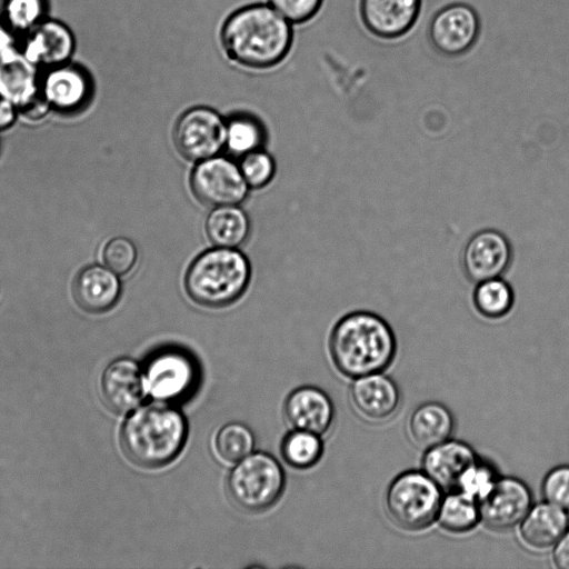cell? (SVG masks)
I'll return each instance as SVG.
<instances>
[{"label": "cell", "instance_id": "6da1fadb", "mask_svg": "<svg viewBox=\"0 0 569 569\" xmlns=\"http://www.w3.org/2000/svg\"><path fill=\"white\" fill-rule=\"evenodd\" d=\"M228 58L249 69H268L280 63L292 44V27L270 4L256 3L232 12L221 28Z\"/></svg>", "mask_w": 569, "mask_h": 569}, {"label": "cell", "instance_id": "7a4b0ae2", "mask_svg": "<svg viewBox=\"0 0 569 569\" xmlns=\"http://www.w3.org/2000/svg\"><path fill=\"white\" fill-rule=\"evenodd\" d=\"M331 359L345 376L358 378L386 370L395 359L397 340L391 326L371 311H353L332 329Z\"/></svg>", "mask_w": 569, "mask_h": 569}, {"label": "cell", "instance_id": "3957f363", "mask_svg": "<svg viewBox=\"0 0 569 569\" xmlns=\"http://www.w3.org/2000/svg\"><path fill=\"white\" fill-rule=\"evenodd\" d=\"M187 437L188 423L182 412L171 403L156 401L139 406L128 416L120 443L132 463L156 469L179 456Z\"/></svg>", "mask_w": 569, "mask_h": 569}, {"label": "cell", "instance_id": "277c9868", "mask_svg": "<svg viewBox=\"0 0 569 569\" xmlns=\"http://www.w3.org/2000/svg\"><path fill=\"white\" fill-rule=\"evenodd\" d=\"M250 264L236 248L216 247L199 254L189 266L184 287L198 305L222 308L237 301L250 281Z\"/></svg>", "mask_w": 569, "mask_h": 569}, {"label": "cell", "instance_id": "5b68a950", "mask_svg": "<svg viewBox=\"0 0 569 569\" xmlns=\"http://www.w3.org/2000/svg\"><path fill=\"white\" fill-rule=\"evenodd\" d=\"M442 489L423 471L407 470L388 486L385 507L392 522L407 531H420L437 520Z\"/></svg>", "mask_w": 569, "mask_h": 569}, {"label": "cell", "instance_id": "8992f818", "mask_svg": "<svg viewBox=\"0 0 569 569\" xmlns=\"http://www.w3.org/2000/svg\"><path fill=\"white\" fill-rule=\"evenodd\" d=\"M284 487V473L274 457L251 452L236 463L228 476L231 501L247 512H259L277 502Z\"/></svg>", "mask_w": 569, "mask_h": 569}, {"label": "cell", "instance_id": "52a82bcc", "mask_svg": "<svg viewBox=\"0 0 569 569\" xmlns=\"http://www.w3.org/2000/svg\"><path fill=\"white\" fill-rule=\"evenodd\" d=\"M146 392L154 400L176 403L188 399L199 385L197 360L187 350L164 347L152 352L142 368Z\"/></svg>", "mask_w": 569, "mask_h": 569}, {"label": "cell", "instance_id": "ba28073f", "mask_svg": "<svg viewBox=\"0 0 569 569\" xmlns=\"http://www.w3.org/2000/svg\"><path fill=\"white\" fill-rule=\"evenodd\" d=\"M190 184L196 198L211 207L238 204L246 199L249 188L239 166L221 156L198 161Z\"/></svg>", "mask_w": 569, "mask_h": 569}, {"label": "cell", "instance_id": "9c48e42d", "mask_svg": "<svg viewBox=\"0 0 569 569\" xmlns=\"http://www.w3.org/2000/svg\"><path fill=\"white\" fill-rule=\"evenodd\" d=\"M178 151L188 160L201 161L226 147V121L208 107H193L178 119L173 131Z\"/></svg>", "mask_w": 569, "mask_h": 569}, {"label": "cell", "instance_id": "30bf717a", "mask_svg": "<svg viewBox=\"0 0 569 569\" xmlns=\"http://www.w3.org/2000/svg\"><path fill=\"white\" fill-rule=\"evenodd\" d=\"M513 248L509 238L497 229H481L466 242L461 252V268L473 282L503 277L511 267Z\"/></svg>", "mask_w": 569, "mask_h": 569}, {"label": "cell", "instance_id": "8fae6325", "mask_svg": "<svg viewBox=\"0 0 569 569\" xmlns=\"http://www.w3.org/2000/svg\"><path fill=\"white\" fill-rule=\"evenodd\" d=\"M481 521L496 531H507L520 525L532 506L530 488L516 477H499L479 501Z\"/></svg>", "mask_w": 569, "mask_h": 569}, {"label": "cell", "instance_id": "7c38bea8", "mask_svg": "<svg viewBox=\"0 0 569 569\" xmlns=\"http://www.w3.org/2000/svg\"><path fill=\"white\" fill-rule=\"evenodd\" d=\"M479 17L465 3H452L440 9L429 24V38L435 48L446 56L467 52L477 41Z\"/></svg>", "mask_w": 569, "mask_h": 569}, {"label": "cell", "instance_id": "4fadbf2b", "mask_svg": "<svg viewBox=\"0 0 569 569\" xmlns=\"http://www.w3.org/2000/svg\"><path fill=\"white\" fill-rule=\"evenodd\" d=\"M350 401L356 412L371 422L390 419L400 405L396 381L382 372L356 378L350 387Z\"/></svg>", "mask_w": 569, "mask_h": 569}, {"label": "cell", "instance_id": "5bb4252c", "mask_svg": "<svg viewBox=\"0 0 569 569\" xmlns=\"http://www.w3.org/2000/svg\"><path fill=\"white\" fill-rule=\"evenodd\" d=\"M100 386L104 403L117 413L138 408L147 393L142 368L129 358H119L108 365Z\"/></svg>", "mask_w": 569, "mask_h": 569}, {"label": "cell", "instance_id": "9a60e30c", "mask_svg": "<svg viewBox=\"0 0 569 569\" xmlns=\"http://www.w3.org/2000/svg\"><path fill=\"white\" fill-rule=\"evenodd\" d=\"M420 7L421 0H361L360 13L371 33L379 38L393 39L412 28Z\"/></svg>", "mask_w": 569, "mask_h": 569}, {"label": "cell", "instance_id": "2e32d148", "mask_svg": "<svg viewBox=\"0 0 569 569\" xmlns=\"http://www.w3.org/2000/svg\"><path fill=\"white\" fill-rule=\"evenodd\" d=\"M283 413L292 429L322 435L333 421L335 408L325 391L305 386L289 393L283 405Z\"/></svg>", "mask_w": 569, "mask_h": 569}, {"label": "cell", "instance_id": "e0dca14e", "mask_svg": "<svg viewBox=\"0 0 569 569\" xmlns=\"http://www.w3.org/2000/svg\"><path fill=\"white\" fill-rule=\"evenodd\" d=\"M478 459L476 451L465 441L448 439L426 449L422 470L445 490H453L463 472Z\"/></svg>", "mask_w": 569, "mask_h": 569}, {"label": "cell", "instance_id": "ac0fdd59", "mask_svg": "<svg viewBox=\"0 0 569 569\" xmlns=\"http://www.w3.org/2000/svg\"><path fill=\"white\" fill-rule=\"evenodd\" d=\"M73 47V36L67 26L56 20H46L31 29L23 54L36 66L53 68L71 57Z\"/></svg>", "mask_w": 569, "mask_h": 569}, {"label": "cell", "instance_id": "d6986e66", "mask_svg": "<svg viewBox=\"0 0 569 569\" xmlns=\"http://www.w3.org/2000/svg\"><path fill=\"white\" fill-rule=\"evenodd\" d=\"M121 283L108 267L89 266L82 269L73 283L77 303L88 312H104L118 301Z\"/></svg>", "mask_w": 569, "mask_h": 569}, {"label": "cell", "instance_id": "ffe728a7", "mask_svg": "<svg viewBox=\"0 0 569 569\" xmlns=\"http://www.w3.org/2000/svg\"><path fill=\"white\" fill-rule=\"evenodd\" d=\"M519 526L523 543L543 550L553 547L569 529V516L567 510L543 501L532 505Z\"/></svg>", "mask_w": 569, "mask_h": 569}, {"label": "cell", "instance_id": "44dd1931", "mask_svg": "<svg viewBox=\"0 0 569 569\" xmlns=\"http://www.w3.org/2000/svg\"><path fill=\"white\" fill-rule=\"evenodd\" d=\"M37 66L14 49L0 56V97L17 108L36 97L39 91Z\"/></svg>", "mask_w": 569, "mask_h": 569}, {"label": "cell", "instance_id": "7402d4cb", "mask_svg": "<svg viewBox=\"0 0 569 569\" xmlns=\"http://www.w3.org/2000/svg\"><path fill=\"white\" fill-rule=\"evenodd\" d=\"M455 429L451 411L438 401L418 406L409 416L407 430L411 441L419 448L428 449L450 439Z\"/></svg>", "mask_w": 569, "mask_h": 569}, {"label": "cell", "instance_id": "603a6c76", "mask_svg": "<svg viewBox=\"0 0 569 569\" xmlns=\"http://www.w3.org/2000/svg\"><path fill=\"white\" fill-rule=\"evenodd\" d=\"M41 92L58 110L71 111L84 103L89 96V81L77 67L60 64L51 68Z\"/></svg>", "mask_w": 569, "mask_h": 569}, {"label": "cell", "instance_id": "cb8c5ba5", "mask_svg": "<svg viewBox=\"0 0 569 569\" xmlns=\"http://www.w3.org/2000/svg\"><path fill=\"white\" fill-rule=\"evenodd\" d=\"M249 231L248 216L237 204L214 207L206 221L207 236L216 247L237 248Z\"/></svg>", "mask_w": 569, "mask_h": 569}, {"label": "cell", "instance_id": "d4e9b609", "mask_svg": "<svg viewBox=\"0 0 569 569\" xmlns=\"http://www.w3.org/2000/svg\"><path fill=\"white\" fill-rule=\"evenodd\" d=\"M437 521L451 533L471 531L481 521L479 501L459 489L449 490L441 499Z\"/></svg>", "mask_w": 569, "mask_h": 569}, {"label": "cell", "instance_id": "484cf974", "mask_svg": "<svg viewBox=\"0 0 569 569\" xmlns=\"http://www.w3.org/2000/svg\"><path fill=\"white\" fill-rule=\"evenodd\" d=\"M472 303L479 315L487 319L507 316L515 305V290L502 277L475 283Z\"/></svg>", "mask_w": 569, "mask_h": 569}, {"label": "cell", "instance_id": "4316f807", "mask_svg": "<svg viewBox=\"0 0 569 569\" xmlns=\"http://www.w3.org/2000/svg\"><path fill=\"white\" fill-rule=\"evenodd\" d=\"M264 140L262 124L252 116L238 113L226 121V148L236 156L260 149Z\"/></svg>", "mask_w": 569, "mask_h": 569}, {"label": "cell", "instance_id": "83f0119b", "mask_svg": "<svg viewBox=\"0 0 569 569\" xmlns=\"http://www.w3.org/2000/svg\"><path fill=\"white\" fill-rule=\"evenodd\" d=\"M320 435L293 429L281 442V456L291 467L307 469L315 466L321 458L323 445Z\"/></svg>", "mask_w": 569, "mask_h": 569}, {"label": "cell", "instance_id": "f1b7e54d", "mask_svg": "<svg viewBox=\"0 0 569 569\" xmlns=\"http://www.w3.org/2000/svg\"><path fill=\"white\" fill-rule=\"evenodd\" d=\"M254 436L241 422H229L216 433L213 448L217 457L227 463H237L252 452Z\"/></svg>", "mask_w": 569, "mask_h": 569}, {"label": "cell", "instance_id": "f546056e", "mask_svg": "<svg viewBox=\"0 0 569 569\" xmlns=\"http://www.w3.org/2000/svg\"><path fill=\"white\" fill-rule=\"evenodd\" d=\"M496 469L490 462L479 458L463 472L456 489H459L480 501L498 479Z\"/></svg>", "mask_w": 569, "mask_h": 569}, {"label": "cell", "instance_id": "4dcf8cb0", "mask_svg": "<svg viewBox=\"0 0 569 569\" xmlns=\"http://www.w3.org/2000/svg\"><path fill=\"white\" fill-rule=\"evenodd\" d=\"M240 171L247 184L251 188H262L268 184L274 173L273 159L261 149L241 157Z\"/></svg>", "mask_w": 569, "mask_h": 569}, {"label": "cell", "instance_id": "1f68e13d", "mask_svg": "<svg viewBox=\"0 0 569 569\" xmlns=\"http://www.w3.org/2000/svg\"><path fill=\"white\" fill-rule=\"evenodd\" d=\"M43 0H6L4 16L9 26L26 31L34 28L43 14Z\"/></svg>", "mask_w": 569, "mask_h": 569}, {"label": "cell", "instance_id": "d6a6232c", "mask_svg": "<svg viewBox=\"0 0 569 569\" xmlns=\"http://www.w3.org/2000/svg\"><path fill=\"white\" fill-rule=\"evenodd\" d=\"M545 501L569 510V465H560L547 472L541 483Z\"/></svg>", "mask_w": 569, "mask_h": 569}, {"label": "cell", "instance_id": "836d02e7", "mask_svg": "<svg viewBox=\"0 0 569 569\" xmlns=\"http://www.w3.org/2000/svg\"><path fill=\"white\" fill-rule=\"evenodd\" d=\"M103 260L106 266L117 274H126L137 261V248L128 238H113L103 249Z\"/></svg>", "mask_w": 569, "mask_h": 569}, {"label": "cell", "instance_id": "e575fe53", "mask_svg": "<svg viewBox=\"0 0 569 569\" xmlns=\"http://www.w3.org/2000/svg\"><path fill=\"white\" fill-rule=\"evenodd\" d=\"M269 3L291 24H300L319 11L322 0H269Z\"/></svg>", "mask_w": 569, "mask_h": 569}, {"label": "cell", "instance_id": "d590c367", "mask_svg": "<svg viewBox=\"0 0 569 569\" xmlns=\"http://www.w3.org/2000/svg\"><path fill=\"white\" fill-rule=\"evenodd\" d=\"M50 103L42 92L18 107L20 113L31 120H38L48 112Z\"/></svg>", "mask_w": 569, "mask_h": 569}, {"label": "cell", "instance_id": "8d00e7d4", "mask_svg": "<svg viewBox=\"0 0 569 569\" xmlns=\"http://www.w3.org/2000/svg\"><path fill=\"white\" fill-rule=\"evenodd\" d=\"M552 562L558 569H569V529L553 546Z\"/></svg>", "mask_w": 569, "mask_h": 569}, {"label": "cell", "instance_id": "74e56055", "mask_svg": "<svg viewBox=\"0 0 569 569\" xmlns=\"http://www.w3.org/2000/svg\"><path fill=\"white\" fill-rule=\"evenodd\" d=\"M16 119V106L0 97V130L9 128Z\"/></svg>", "mask_w": 569, "mask_h": 569}, {"label": "cell", "instance_id": "f35d334b", "mask_svg": "<svg viewBox=\"0 0 569 569\" xmlns=\"http://www.w3.org/2000/svg\"><path fill=\"white\" fill-rule=\"evenodd\" d=\"M12 42L13 39L11 33L0 24V56L13 49Z\"/></svg>", "mask_w": 569, "mask_h": 569}]
</instances>
